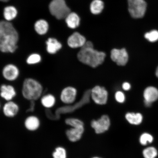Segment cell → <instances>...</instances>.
Returning <instances> with one entry per match:
<instances>
[{
    "mask_svg": "<svg viewBox=\"0 0 158 158\" xmlns=\"http://www.w3.org/2000/svg\"><path fill=\"white\" fill-rule=\"evenodd\" d=\"M125 118L130 124L134 125H139L143 120V116L140 113L128 112L125 115Z\"/></svg>",
    "mask_w": 158,
    "mask_h": 158,
    "instance_id": "20",
    "label": "cell"
},
{
    "mask_svg": "<svg viewBox=\"0 0 158 158\" xmlns=\"http://www.w3.org/2000/svg\"><path fill=\"white\" fill-rule=\"evenodd\" d=\"M17 12L14 7L8 6L5 8L4 10V16L7 21H11L16 16Z\"/></svg>",
    "mask_w": 158,
    "mask_h": 158,
    "instance_id": "24",
    "label": "cell"
},
{
    "mask_svg": "<svg viewBox=\"0 0 158 158\" xmlns=\"http://www.w3.org/2000/svg\"><path fill=\"white\" fill-rule=\"evenodd\" d=\"M41 105L46 109H50L56 103V98L54 95L47 94L43 95L40 98Z\"/></svg>",
    "mask_w": 158,
    "mask_h": 158,
    "instance_id": "16",
    "label": "cell"
},
{
    "mask_svg": "<svg viewBox=\"0 0 158 158\" xmlns=\"http://www.w3.org/2000/svg\"><path fill=\"white\" fill-rule=\"evenodd\" d=\"M42 60V56L38 53H34L30 54L27 57L26 62L29 65L37 64L41 63Z\"/></svg>",
    "mask_w": 158,
    "mask_h": 158,
    "instance_id": "23",
    "label": "cell"
},
{
    "mask_svg": "<svg viewBox=\"0 0 158 158\" xmlns=\"http://www.w3.org/2000/svg\"><path fill=\"white\" fill-rule=\"evenodd\" d=\"M44 88L41 83L33 78H25L23 82L21 93L26 100L35 101L43 95Z\"/></svg>",
    "mask_w": 158,
    "mask_h": 158,
    "instance_id": "3",
    "label": "cell"
},
{
    "mask_svg": "<svg viewBox=\"0 0 158 158\" xmlns=\"http://www.w3.org/2000/svg\"><path fill=\"white\" fill-rule=\"evenodd\" d=\"M85 130V127H71L66 130V135L69 141L72 143H76L81 139Z\"/></svg>",
    "mask_w": 158,
    "mask_h": 158,
    "instance_id": "14",
    "label": "cell"
},
{
    "mask_svg": "<svg viewBox=\"0 0 158 158\" xmlns=\"http://www.w3.org/2000/svg\"><path fill=\"white\" fill-rule=\"evenodd\" d=\"M9 0H0V1L3 2H6L8 1Z\"/></svg>",
    "mask_w": 158,
    "mask_h": 158,
    "instance_id": "35",
    "label": "cell"
},
{
    "mask_svg": "<svg viewBox=\"0 0 158 158\" xmlns=\"http://www.w3.org/2000/svg\"><path fill=\"white\" fill-rule=\"evenodd\" d=\"M106 57L105 53L94 48L93 44L90 41H86L77 54V58L80 62L93 68L102 64Z\"/></svg>",
    "mask_w": 158,
    "mask_h": 158,
    "instance_id": "2",
    "label": "cell"
},
{
    "mask_svg": "<svg viewBox=\"0 0 158 158\" xmlns=\"http://www.w3.org/2000/svg\"><path fill=\"white\" fill-rule=\"evenodd\" d=\"M20 74L19 67L12 63L6 64L2 69V76L7 81L12 82L16 81L19 78Z\"/></svg>",
    "mask_w": 158,
    "mask_h": 158,
    "instance_id": "7",
    "label": "cell"
},
{
    "mask_svg": "<svg viewBox=\"0 0 158 158\" xmlns=\"http://www.w3.org/2000/svg\"><path fill=\"white\" fill-rule=\"evenodd\" d=\"M128 11L134 19H140L145 15L147 4L145 0H127Z\"/></svg>",
    "mask_w": 158,
    "mask_h": 158,
    "instance_id": "5",
    "label": "cell"
},
{
    "mask_svg": "<svg viewBox=\"0 0 158 158\" xmlns=\"http://www.w3.org/2000/svg\"><path fill=\"white\" fill-rule=\"evenodd\" d=\"M156 76L158 78V67H157V68L156 69Z\"/></svg>",
    "mask_w": 158,
    "mask_h": 158,
    "instance_id": "34",
    "label": "cell"
},
{
    "mask_svg": "<svg viewBox=\"0 0 158 158\" xmlns=\"http://www.w3.org/2000/svg\"><path fill=\"white\" fill-rule=\"evenodd\" d=\"M65 19L67 25L71 29L76 28L80 25V18L76 13L70 12Z\"/></svg>",
    "mask_w": 158,
    "mask_h": 158,
    "instance_id": "18",
    "label": "cell"
},
{
    "mask_svg": "<svg viewBox=\"0 0 158 158\" xmlns=\"http://www.w3.org/2000/svg\"><path fill=\"white\" fill-rule=\"evenodd\" d=\"M40 122L39 118L35 116H30L25 121V126L27 129L31 131H34L39 128Z\"/></svg>",
    "mask_w": 158,
    "mask_h": 158,
    "instance_id": "17",
    "label": "cell"
},
{
    "mask_svg": "<svg viewBox=\"0 0 158 158\" xmlns=\"http://www.w3.org/2000/svg\"><path fill=\"white\" fill-rule=\"evenodd\" d=\"M2 35L0 38V51L5 53H13L16 51L19 35L12 24L8 22L0 21Z\"/></svg>",
    "mask_w": 158,
    "mask_h": 158,
    "instance_id": "1",
    "label": "cell"
},
{
    "mask_svg": "<svg viewBox=\"0 0 158 158\" xmlns=\"http://www.w3.org/2000/svg\"><path fill=\"white\" fill-rule=\"evenodd\" d=\"M1 103H0V108H1Z\"/></svg>",
    "mask_w": 158,
    "mask_h": 158,
    "instance_id": "38",
    "label": "cell"
},
{
    "mask_svg": "<svg viewBox=\"0 0 158 158\" xmlns=\"http://www.w3.org/2000/svg\"><path fill=\"white\" fill-rule=\"evenodd\" d=\"M143 153L144 158H155L158 155L157 149L153 147L145 148L143 150Z\"/></svg>",
    "mask_w": 158,
    "mask_h": 158,
    "instance_id": "26",
    "label": "cell"
},
{
    "mask_svg": "<svg viewBox=\"0 0 158 158\" xmlns=\"http://www.w3.org/2000/svg\"><path fill=\"white\" fill-rule=\"evenodd\" d=\"M86 42V38L78 32H75L69 37L68 44L70 48H81Z\"/></svg>",
    "mask_w": 158,
    "mask_h": 158,
    "instance_id": "12",
    "label": "cell"
},
{
    "mask_svg": "<svg viewBox=\"0 0 158 158\" xmlns=\"http://www.w3.org/2000/svg\"><path fill=\"white\" fill-rule=\"evenodd\" d=\"M111 125V121L108 116L106 114L102 115L97 120H92L91 126L94 130L96 134H101L107 131Z\"/></svg>",
    "mask_w": 158,
    "mask_h": 158,
    "instance_id": "6",
    "label": "cell"
},
{
    "mask_svg": "<svg viewBox=\"0 0 158 158\" xmlns=\"http://www.w3.org/2000/svg\"><path fill=\"white\" fill-rule=\"evenodd\" d=\"M145 38L150 42H154L158 40V31L154 30L145 35Z\"/></svg>",
    "mask_w": 158,
    "mask_h": 158,
    "instance_id": "29",
    "label": "cell"
},
{
    "mask_svg": "<svg viewBox=\"0 0 158 158\" xmlns=\"http://www.w3.org/2000/svg\"><path fill=\"white\" fill-rule=\"evenodd\" d=\"M49 9L51 14L58 19H66L71 12L64 0H53L49 4Z\"/></svg>",
    "mask_w": 158,
    "mask_h": 158,
    "instance_id": "4",
    "label": "cell"
},
{
    "mask_svg": "<svg viewBox=\"0 0 158 158\" xmlns=\"http://www.w3.org/2000/svg\"><path fill=\"white\" fill-rule=\"evenodd\" d=\"M53 158H67L66 149L62 147H58L55 149L52 154Z\"/></svg>",
    "mask_w": 158,
    "mask_h": 158,
    "instance_id": "27",
    "label": "cell"
},
{
    "mask_svg": "<svg viewBox=\"0 0 158 158\" xmlns=\"http://www.w3.org/2000/svg\"><path fill=\"white\" fill-rule=\"evenodd\" d=\"M91 158H102V157H98V156H94L92 157Z\"/></svg>",
    "mask_w": 158,
    "mask_h": 158,
    "instance_id": "37",
    "label": "cell"
},
{
    "mask_svg": "<svg viewBox=\"0 0 158 158\" xmlns=\"http://www.w3.org/2000/svg\"><path fill=\"white\" fill-rule=\"evenodd\" d=\"M2 35V31H1V28H0V38H1V37Z\"/></svg>",
    "mask_w": 158,
    "mask_h": 158,
    "instance_id": "36",
    "label": "cell"
},
{
    "mask_svg": "<svg viewBox=\"0 0 158 158\" xmlns=\"http://www.w3.org/2000/svg\"><path fill=\"white\" fill-rule=\"evenodd\" d=\"M115 98L116 101L120 103H123L125 100V97L123 93L120 91L116 93Z\"/></svg>",
    "mask_w": 158,
    "mask_h": 158,
    "instance_id": "30",
    "label": "cell"
},
{
    "mask_svg": "<svg viewBox=\"0 0 158 158\" xmlns=\"http://www.w3.org/2000/svg\"><path fill=\"white\" fill-rule=\"evenodd\" d=\"M145 106L147 107H149V106H151L152 105V102L147 101L145 100Z\"/></svg>",
    "mask_w": 158,
    "mask_h": 158,
    "instance_id": "33",
    "label": "cell"
},
{
    "mask_svg": "<svg viewBox=\"0 0 158 158\" xmlns=\"http://www.w3.org/2000/svg\"><path fill=\"white\" fill-rule=\"evenodd\" d=\"M122 88L124 90L127 91L129 90L131 88V85L129 83L127 82H124L122 85Z\"/></svg>",
    "mask_w": 158,
    "mask_h": 158,
    "instance_id": "32",
    "label": "cell"
},
{
    "mask_svg": "<svg viewBox=\"0 0 158 158\" xmlns=\"http://www.w3.org/2000/svg\"><path fill=\"white\" fill-rule=\"evenodd\" d=\"M17 93L14 86L9 84H2L0 86V96L6 102L13 100Z\"/></svg>",
    "mask_w": 158,
    "mask_h": 158,
    "instance_id": "11",
    "label": "cell"
},
{
    "mask_svg": "<svg viewBox=\"0 0 158 158\" xmlns=\"http://www.w3.org/2000/svg\"><path fill=\"white\" fill-rule=\"evenodd\" d=\"M30 103L29 108L27 110V112H32L34 111L35 110V103L34 101H31Z\"/></svg>",
    "mask_w": 158,
    "mask_h": 158,
    "instance_id": "31",
    "label": "cell"
},
{
    "mask_svg": "<svg viewBox=\"0 0 158 158\" xmlns=\"http://www.w3.org/2000/svg\"><path fill=\"white\" fill-rule=\"evenodd\" d=\"M104 3L101 0H94L91 3L90 10L94 15L99 14L103 10Z\"/></svg>",
    "mask_w": 158,
    "mask_h": 158,
    "instance_id": "21",
    "label": "cell"
},
{
    "mask_svg": "<svg viewBox=\"0 0 158 158\" xmlns=\"http://www.w3.org/2000/svg\"><path fill=\"white\" fill-rule=\"evenodd\" d=\"M77 91L71 86L66 87L61 91L60 99L63 103L66 104H72L76 100Z\"/></svg>",
    "mask_w": 158,
    "mask_h": 158,
    "instance_id": "10",
    "label": "cell"
},
{
    "mask_svg": "<svg viewBox=\"0 0 158 158\" xmlns=\"http://www.w3.org/2000/svg\"><path fill=\"white\" fill-rule=\"evenodd\" d=\"M36 32L40 35H43L47 32L48 29V23L44 20H40L36 22L35 25Z\"/></svg>",
    "mask_w": 158,
    "mask_h": 158,
    "instance_id": "22",
    "label": "cell"
},
{
    "mask_svg": "<svg viewBox=\"0 0 158 158\" xmlns=\"http://www.w3.org/2000/svg\"><path fill=\"white\" fill-rule=\"evenodd\" d=\"M65 123L71 127H85L84 124L82 120L76 118H68L65 120Z\"/></svg>",
    "mask_w": 158,
    "mask_h": 158,
    "instance_id": "25",
    "label": "cell"
},
{
    "mask_svg": "<svg viewBox=\"0 0 158 158\" xmlns=\"http://www.w3.org/2000/svg\"><path fill=\"white\" fill-rule=\"evenodd\" d=\"M19 107V105L13 100L6 102L3 107V112L6 117H14L18 113Z\"/></svg>",
    "mask_w": 158,
    "mask_h": 158,
    "instance_id": "13",
    "label": "cell"
},
{
    "mask_svg": "<svg viewBox=\"0 0 158 158\" xmlns=\"http://www.w3.org/2000/svg\"><path fill=\"white\" fill-rule=\"evenodd\" d=\"M46 51L50 55H55L62 48L61 43L56 39L49 38L46 41Z\"/></svg>",
    "mask_w": 158,
    "mask_h": 158,
    "instance_id": "15",
    "label": "cell"
},
{
    "mask_svg": "<svg viewBox=\"0 0 158 158\" xmlns=\"http://www.w3.org/2000/svg\"><path fill=\"white\" fill-rule=\"evenodd\" d=\"M110 58L118 66H124L127 64L128 55L125 48H114L110 52Z\"/></svg>",
    "mask_w": 158,
    "mask_h": 158,
    "instance_id": "9",
    "label": "cell"
},
{
    "mask_svg": "<svg viewBox=\"0 0 158 158\" xmlns=\"http://www.w3.org/2000/svg\"><path fill=\"white\" fill-rule=\"evenodd\" d=\"M144 97L145 100L152 103L158 98V90L153 87H149L145 90Z\"/></svg>",
    "mask_w": 158,
    "mask_h": 158,
    "instance_id": "19",
    "label": "cell"
},
{
    "mask_svg": "<svg viewBox=\"0 0 158 158\" xmlns=\"http://www.w3.org/2000/svg\"><path fill=\"white\" fill-rule=\"evenodd\" d=\"M153 137L152 135L148 133H144L142 134L139 138L140 143L143 145H146L148 143H152Z\"/></svg>",
    "mask_w": 158,
    "mask_h": 158,
    "instance_id": "28",
    "label": "cell"
},
{
    "mask_svg": "<svg viewBox=\"0 0 158 158\" xmlns=\"http://www.w3.org/2000/svg\"><path fill=\"white\" fill-rule=\"evenodd\" d=\"M91 96L95 103L100 105H103L107 102L108 92L103 87L96 86L91 91Z\"/></svg>",
    "mask_w": 158,
    "mask_h": 158,
    "instance_id": "8",
    "label": "cell"
}]
</instances>
